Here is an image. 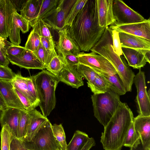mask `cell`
I'll return each instance as SVG.
<instances>
[{"label":"cell","instance_id":"obj_33","mask_svg":"<svg viewBox=\"0 0 150 150\" xmlns=\"http://www.w3.org/2000/svg\"><path fill=\"white\" fill-rule=\"evenodd\" d=\"M29 123V115L26 110H20L18 126V138L22 140L27 132Z\"/></svg>","mask_w":150,"mask_h":150},{"label":"cell","instance_id":"obj_14","mask_svg":"<svg viewBox=\"0 0 150 150\" xmlns=\"http://www.w3.org/2000/svg\"><path fill=\"white\" fill-rule=\"evenodd\" d=\"M6 57L9 62L21 68L27 69H44L42 63L33 52L26 50L18 57L6 55Z\"/></svg>","mask_w":150,"mask_h":150},{"label":"cell","instance_id":"obj_17","mask_svg":"<svg viewBox=\"0 0 150 150\" xmlns=\"http://www.w3.org/2000/svg\"><path fill=\"white\" fill-rule=\"evenodd\" d=\"M20 110L15 108H7L1 111L0 116L1 127L4 125L7 126L12 136L18 138Z\"/></svg>","mask_w":150,"mask_h":150},{"label":"cell","instance_id":"obj_36","mask_svg":"<svg viewBox=\"0 0 150 150\" xmlns=\"http://www.w3.org/2000/svg\"><path fill=\"white\" fill-rule=\"evenodd\" d=\"M40 43V36L33 29L28 37L24 47L26 50L34 52L37 50Z\"/></svg>","mask_w":150,"mask_h":150},{"label":"cell","instance_id":"obj_23","mask_svg":"<svg viewBox=\"0 0 150 150\" xmlns=\"http://www.w3.org/2000/svg\"><path fill=\"white\" fill-rule=\"evenodd\" d=\"M122 47L150 50V41L144 38L123 32H119Z\"/></svg>","mask_w":150,"mask_h":150},{"label":"cell","instance_id":"obj_40","mask_svg":"<svg viewBox=\"0 0 150 150\" xmlns=\"http://www.w3.org/2000/svg\"><path fill=\"white\" fill-rule=\"evenodd\" d=\"M13 45L3 38L0 37V65L8 67L9 62L6 57V50L10 46Z\"/></svg>","mask_w":150,"mask_h":150},{"label":"cell","instance_id":"obj_42","mask_svg":"<svg viewBox=\"0 0 150 150\" xmlns=\"http://www.w3.org/2000/svg\"><path fill=\"white\" fill-rule=\"evenodd\" d=\"M112 35L114 51L118 55L120 56L123 54L119 36V32L115 30H112Z\"/></svg>","mask_w":150,"mask_h":150},{"label":"cell","instance_id":"obj_24","mask_svg":"<svg viewBox=\"0 0 150 150\" xmlns=\"http://www.w3.org/2000/svg\"><path fill=\"white\" fill-rule=\"evenodd\" d=\"M42 0L25 1L20 10V15L32 27L39 14Z\"/></svg>","mask_w":150,"mask_h":150},{"label":"cell","instance_id":"obj_11","mask_svg":"<svg viewBox=\"0 0 150 150\" xmlns=\"http://www.w3.org/2000/svg\"><path fill=\"white\" fill-rule=\"evenodd\" d=\"M58 33L59 39L56 48L58 56L64 63V58L67 55L72 54L78 56L80 50L76 42L71 38L68 27L66 26L58 31Z\"/></svg>","mask_w":150,"mask_h":150},{"label":"cell","instance_id":"obj_20","mask_svg":"<svg viewBox=\"0 0 150 150\" xmlns=\"http://www.w3.org/2000/svg\"><path fill=\"white\" fill-rule=\"evenodd\" d=\"M113 0H97L99 25L106 27L115 22L113 11Z\"/></svg>","mask_w":150,"mask_h":150},{"label":"cell","instance_id":"obj_28","mask_svg":"<svg viewBox=\"0 0 150 150\" xmlns=\"http://www.w3.org/2000/svg\"><path fill=\"white\" fill-rule=\"evenodd\" d=\"M60 0H42L40 11L33 25L38 20L43 19L52 12L58 6Z\"/></svg>","mask_w":150,"mask_h":150},{"label":"cell","instance_id":"obj_37","mask_svg":"<svg viewBox=\"0 0 150 150\" xmlns=\"http://www.w3.org/2000/svg\"><path fill=\"white\" fill-rule=\"evenodd\" d=\"M140 141L139 135L135 131L133 121L128 130L123 144V146L132 147Z\"/></svg>","mask_w":150,"mask_h":150},{"label":"cell","instance_id":"obj_34","mask_svg":"<svg viewBox=\"0 0 150 150\" xmlns=\"http://www.w3.org/2000/svg\"><path fill=\"white\" fill-rule=\"evenodd\" d=\"M88 0H76L72 7L64 23V26L70 27L76 16L83 8Z\"/></svg>","mask_w":150,"mask_h":150},{"label":"cell","instance_id":"obj_10","mask_svg":"<svg viewBox=\"0 0 150 150\" xmlns=\"http://www.w3.org/2000/svg\"><path fill=\"white\" fill-rule=\"evenodd\" d=\"M77 56L80 64L88 66L93 70L117 73L113 66L106 58L94 52L88 53L80 52Z\"/></svg>","mask_w":150,"mask_h":150},{"label":"cell","instance_id":"obj_5","mask_svg":"<svg viewBox=\"0 0 150 150\" xmlns=\"http://www.w3.org/2000/svg\"><path fill=\"white\" fill-rule=\"evenodd\" d=\"M94 116L104 127L121 103L120 96L109 89L105 93L91 96Z\"/></svg>","mask_w":150,"mask_h":150},{"label":"cell","instance_id":"obj_47","mask_svg":"<svg viewBox=\"0 0 150 150\" xmlns=\"http://www.w3.org/2000/svg\"><path fill=\"white\" fill-rule=\"evenodd\" d=\"M33 52L43 64L44 69H46V54L44 49L41 43H40L37 50Z\"/></svg>","mask_w":150,"mask_h":150},{"label":"cell","instance_id":"obj_48","mask_svg":"<svg viewBox=\"0 0 150 150\" xmlns=\"http://www.w3.org/2000/svg\"><path fill=\"white\" fill-rule=\"evenodd\" d=\"M64 63L71 66L77 65L79 64L78 56L72 54L67 55L64 58Z\"/></svg>","mask_w":150,"mask_h":150},{"label":"cell","instance_id":"obj_29","mask_svg":"<svg viewBox=\"0 0 150 150\" xmlns=\"http://www.w3.org/2000/svg\"><path fill=\"white\" fill-rule=\"evenodd\" d=\"M52 132L59 150H66L67 144L64 128L62 124L52 125Z\"/></svg>","mask_w":150,"mask_h":150},{"label":"cell","instance_id":"obj_46","mask_svg":"<svg viewBox=\"0 0 150 150\" xmlns=\"http://www.w3.org/2000/svg\"><path fill=\"white\" fill-rule=\"evenodd\" d=\"M25 47L13 45L9 46L6 50V55L15 57L20 56L25 50Z\"/></svg>","mask_w":150,"mask_h":150},{"label":"cell","instance_id":"obj_45","mask_svg":"<svg viewBox=\"0 0 150 150\" xmlns=\"http://www.w3.org/2000/svg\"><path fill=\"white\" fill-rule=\"evenodd\" d=\"M10 150H28L25 147L23 140L12 136Z\"/></svg>","mask_w":150,"mask_h":150},{"label":"cell","instance_id":"obj_13","mask_svg":"<svg viewBox=\"0 0 150 150\" xmlns=\"http://www.w3.org/2000/svg\"><path fill=\"white\" fill-rule=\"evenodd\" d=\"M109 28L118 32L133 35L150 41V18L138 23L121 25L112 24Z\"/></svg>","mask_w":150,"mask_h":150},{"label":"cell","instance_id":"obj_41","mask_svg":"<svg viewBox=\"0 0 150 150\" xmlns=\"http://www.w3.org/2000/svg\"><path fill=\"white\" fill-rule=\"evenodd\" d=\"M16 75L8 67L0 65V80L11 81Z\"/></svg>","mask_w":150,"mask_h":150},{"label":"cell","instance_id":"obj_3","mask_svg":"<svg viewBox=\"0 0 150 150\" xmlns=\"http://www.w3.org/2000/svg\"><path fill=\"white\" fill-rule=\"evenodd\" d=\"M91 51L104 57L111 63L121 79L126 92L131 91L135 75L123 57L121 58L115 52L111 35L103 36Z\"/></svg>","mask_w":150,"mask_h":150},{"label":"cell","instance_id":"obj_19","mask_svg":"<svg viewBox=\"0 0 150 150\" xmlns=\"http://www.w3.org/2000/svg\"><path fill=\"white\" fill-rule=\"evenodd\" d=\"M57 77L60 81L73 88L78 89L84 85L82 78L77 70L76 66L65 64Z\"/></svg>","mask_w":150,"mask_h":150},{"label":"cell","instance_id":"obj_16","mask_svg":"<svg viewBox=\"0 0 150 150\" xmlns=\"http://www.w3.org/2000/svg\"><path fill=\"white\" fill-rule=\"evenodd\" d=\"M29 22L16 11L14 13L9 37L11 42L14 45L19 46L21 43L20 31L23 33L28 31Z\"/></svg>","mask_w":150,"mask_h":150},{"label":"cell","instance_id":"obj_31","mask_svg":"<svg viewBox=\"0 0 150 150\" xmlns=\"http://www.w3.org/2000/svg\"><path fill=\"white\" fill-rule=\"evenodd\" d=\"M76 67L81 77L87 80L88 86L90 88L94 83L97 73L90 67L82 64H79Z\"/></svg>","mask_w":150,"mask_h":150},{"label":"cell","instance_id":"obj_12","mask_svg":"<svg viewBox=\"0 0 150 150\" xmlns=\"http://www.w3.org/2000/svg\"><path fill=\"white\" fill-rule=\"evenodd\" d=\"M17 11L12 0H0V37L9 36L13 15Z\"/></svg>","mask_w":150,"mask_h":150},{"label":"cell","instance_id":"obj_9","mask_svg":"<svg viewBox=\"0 0 150 150\" xmlns=\"http://www.w3.org/2000/svg\"><path fill=\"white\" fill-rule=\"evenodd\" d=\"M76 0H60L58 6L42 20L50 28L59 31L64 28L65 20Z\"/></svg>","mask_w":150,"mask_h":150},{"label":"cell","instance_id":"obj_21","mask_svg":"<svg viewBox=\"0 0 150 150\" xmlns=\"http://www.w3.org/2000/svg\"><path fill=\"white\" fill-rule=\"evenodd\" d=\"M122 54L129 66L134 69H139L146 64L145 54L148 50L136 49L122 47Z\"/></svg>","mask_w":150,"mask_h":150},{"label":"cell","instance_id":"obj_8","mask_svg":"<svg viewBox=\"0 0 150 150\" xmlns=\"http://www.w3.org/2000/svg\"><path fill=\"white\" fill-rule=\"evenodd\" d=\"M112 11L115 20L112 24L115 25L138 23L145 19L121 0H113Z\"/></svg>","mask_w":150,"mask_h":150},{"label":"cell","instance_id":"obj_35","mask_svg":"<svg viewBox=\"0 0 150 150\" xmlns=\"http://www.w3.org/2000/svg\"><path fill=\"white\" fill-rule=\"evenodd\" d=\"M33 29L40 37H46L54 40L48 25L41 19H39L32 27Z\"/></svg>","mask_w":150,"mask_h":150},{"label":"cell","instance_id":"obj_25","mask_svg":"<svg viewBox=\"0 0 150 150\" xmlns=\"http://www.w3.org/2000/svg\"><path fill=\"white\" fill-rule=\"evenodd\" d=\"M93 70L104 77L109 85V88L111 90L119 96L126 93V92L125 87L117 73H108L99 70Z\"/></svg>","mask_w":150,"mask_h":150},{"label":"cell","instance_id":"obj_22","mask_svg":"<svg viewBox=\"0 0 150 150\" xmlns=\"http://www.w3.org/2000/svg\"><path fill=\"white\" fill-rule=\"evenodd\" d=\"M27 111L29 115V123L27 133L23 140L29 142L49 120L35 108Z\"/></svg>","mask_w":150,"mask_h":150},{"label":"cell","instance_id":"obj_7","mask_svg":"<svg viewBox=\"0 0 150 150\" xmlns=\"http://www.w3.org/2000/svg\"><path fill=\"white\" fill-rule=\"evenodd\" d=\"M135 75L133 80L137 90L135 101L139 115L150 116V98L146 91V77L141 69Z\"/></svg>","mask_w":150,"mask_h":150},{"label":"cell","instance_id":"obj_52","mask_svg":"<svg viewBox=\"0 0 150 150\" xmlns=\"http://www.w3.org/2000/svg\"><path fill=\"white\" fill-rule=\"evenodd\" d=\"M1 111V110H0V111Z\"/></svg>","mask_w":150,"mask_h":150},{"label":"cell","instance_id":"obj_26","mask_svg":"<svg viewBox=\"0 0 150 150\" xmlns=\"http://www.w3.org/2000/svg\"><path fill=\"white\" fill-rule=\"evenodd\" d=\"M11 81L14 87L24 95L35 108L38 106L39 103L35 100L29 90L26 77L22 76L21 72H18L17 73L15 78Z\"/></svg>","mask_w":150,"mask_h":150},{"label":"cell","instance_id":"obj_43","mask_svg":"<svg viewBox=\"0 0 150 150\" xmlns=\"http://www.w3.org/2000/svg\"><path fill=\"white\" fill-rule=\"evenodd\" d=\"M27 82L29 90L35 100L39 103L34 75L27 77Z\"/></svg>","mask_w":150,"mask_h":150},{"label":"cell","instance_id":"obj_2","mask_svg":"<svg viewBox=\"0 0 150 150\" xmlns=\"http://www.w3.org/2000/svg\"><path fill=\"white\" fill-rule=\"evenodd\" d=\"M125 103H121L102 133L100 142L105 150H121L134 118Z\"/></svg>","mask_w":150,"mask_h":150},{"label":"cell","instance_id":"obj_6","mask_svg":"<svg viewBox=\"0 0 150 150\" xmlns=\"http://www.w3.org/2000/svg\"><path fill=\"white\" fill-rule=\"evenodd\" d=\"M52 125L48 120L30 141L23 140L25 147L28 150H59L52 132Z\"/></svg>","mask_w":150,"mask_h":150},{"label":"cell","instance_id":"obj_18","mask_svg":"<svg viewBox=\"0 0 150 150\" xmlns=\"http://www.w3.org/2000/svg\"><path fill=\"white\" fill-rule=\"evenodd\" d=\"M134 129L139 135L141 143L145 148H150V116L138 115L134 117Z\"/></svg>","mask_w":150,"mask_h":150},{"label":"cell","instance_id":"obj_4","mask_svg":"<svg viewBox=\"0 0 150 150\" xmlns=\"http://www.w3.org/2000/svg\"><path fill=\"white\" fill-rule=\"evenodd\" d=\"M39 106L42 114L49 115L55 108V90L60 82L57 76L44 69L34 75Z\"/></svg>","mask_w":150,"mask_h":150},{"label":"cell","instance_id":"obj_50","mask_svg":"<svg viewBox=\"0 0 150 150\" xmlns=\"http://www.w3.org/2000/svg\"><path fill=\"white\" fill-rule=\"evenodd\" d=\"M130 150H150V148H144L140 141L133 146L130 147Z\"/></svg>","mask_w":150,"mask_h":150},{"label":"cell","instance_id":"obj_15","mask_svg":"<svg viewBox=\"0 0 150 150\" xmlns=\"http://www.w3.org/2000/svg\"><path fill=\"white\" fill-rule=\"evenodd\" d=\"M0 94L7 108L26 110L11 81L0 80Z\"/></svg>","mask_w":150,"mask_h":150},{"label":"cell","instance_id":"obj_1","mask_svg":"<svg viewBox=\"0 0 150 150\" xmlns=\"http://www.w3.org/2000/svg\"><path fill=\"white\" fill-rule=\"evenodd\" d=\"M105 28L99 25L97 0H88L69 31L80 51L88 52L100 39Z\"/></svg>","mask_w":150,"mask_h":150},{"label":"cell","instance_id":"obj_51","mask_svg":"<svg viewBox=\"0 0 150 150\" xmlns=\"http://www.w3.org/2000/svg\"><path fill=\"white\" fill-rule=\"evenodd\" d=\"M7 108L0 94V110L2 111L6 109Z\"/></svg>","mask_w":150,"mask_h":150},{"label":"cell","instance_id":"obj_44","mask_svg":"<svg viewBox=\"0 0 150 150\" xmlns=\"http://www.w3.org/2000/svg\"><path fill=\"white\" fill-rule=\"evenodd\" d=\"M14 90L20 100L27 111H30L35 109L28 99L19 90L14 88Z\"/></svg>","mask_w":150,"mask_h":150},{"label":"cell","instance_id":"obj_27","mask_svg":"<svg viewBox=\"0 0 150 150\" xmlns=\"http://www.w3.org/2000/svg\"><path fill=\"white\" fill-rule=\"evenodd\" d=\"M89 138L86 133L76 130L70 142L67 145L66 150H81Z\"/></svg>","mask_w":150,"mask_h":150},{"label":"cell","instance_id":"obj_49","mask_svg":"<svg viewBox=\"0 0 150 150\" xmlns=\"http://www.w3.org/2000/svg\"><path fill=\"white\" fill-rule=\"evenodd\" d=\"M95 141L93 137L89 138V139L81 150H89L95 146Z\"/></svg>","mask_w":150,"mask_h":150},{"label":"cell","instance_id":"obj_38","mask_svg":"<svg viewBox=\"0 0 150 150\" xmlns=\"http://www.w3.org/2000/svg\"><path fill=\"white\" fill-rule=\"evenodd\" d=\"M65 65L57 55L51 59L46 69L51 73L57 76Z\"/></svg>","mask_w":150,"mask_h":150},{"label":"cell","instance_id":"obj_30","mask_svg":"<svg viewBox=\"0 0 150 150\" xmlns=\"http://www.w3.org/2000/svg\"><path fill=\"white\" fill-rule=\"evenodd\" d=\"M41 43L44 49L46 59V67H47L51 59L57 55L55 50V45L54 40L49 38L40 37Z\"/></svg>","mask_w":150,"mask_h":150},{"label":"cell","instance_id":"obj_32","mask_svg":"<svg viewBox=\"0 0 150 150\" xmlns=\"http://www.w3.org/2000/svg\"><path fill=\"white\" fill-rule=\"evenodd\" d=\"M97 73L94 83L90 89L95 94L104 93L110 89L109 85L103 76Z\"/></svg>","mask_w":150,"mask_h":150},{"label":"cell","instance_id":"obj_39","mask_svg":"<svg viewBox=\"0 0 150 150\" xmlns=\"http://www.w3.org/2000/svg\"><path fill=\"white\" fill-rule=\"evenodd\" d=\"M12 135L6 125L2 127L0 132L1 150H10Z\"/></svg>","mask_w":150,"mask_h":150}]
</instances>
